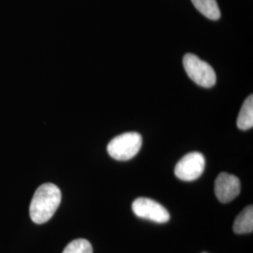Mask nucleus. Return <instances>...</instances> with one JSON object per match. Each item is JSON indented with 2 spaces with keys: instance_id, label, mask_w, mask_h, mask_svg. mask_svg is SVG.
<instances>
[{
  "instance_id": "obj_3",
  "label": "nucleus",
  "mask_w": 253,
  "mask_h": 253,
  "mask_svg": "<svg viewBox=\"0 0 253 253\" xmlns=\"http://www.w3.org/2000/svg\"><path fill=\"white\" fill-rule=\"evenodd\" d=\"M183 65L186 73L192 81L200 86L210 88L215 85L217 76L213 68L193 54H185Z\"/></svg>"
},
{
  "instance_id": "obj_4",
  "label": "nucleus",
  "mask_w": 253,
  "mask_h": 253,
  "mask_svg": "<svg viewBox=\"0 0 253 253\" xmlns=\"http://www.w3.org/2000/svg\"><path fill=\"white\" fill-rule=\"evenodd\" d=\"M206 167V160L203 154L191 152L184 156L174 168V174L183 181L198 179Z\"/></svg>"
},
{
  "instance_id": "obj_8",
  "label": "nucleus",
  "mask_w": 253,
  "mask_h": 253,
  "mask_svg": "<svg viewBox=\"0 0 253 253\" xmlns=\"http://www.w3.org/2000/svg\"><path fill=\"white\" fill-rule=\"evenodd\" d=\"M236 124L238 128L248 130L253 126V96L251 95L245 100L239 112Z\"/></svg>"
},
{
  "instance_id": "obj_1",
  "label": "nucleus",
  "mask_w": 253,
  "mask_h": 253,
  "mask_svg": "<svg viewBox=\"0 0 253 253\" xmlns=\"http://www.w3.org/2000/svg\"><path fill=\"white\" fill-rule=\"evenodd\" d=\"M61 203V191L52 183L42 184L37 189L29 207L33 222L43 224L54 216Z\"/></svg>"
},
{
  "instance_id": "obj_6",
  "label": "nucleus",
  "mask_w": 253,
  "mask_h": 253,
  "mask_svg": "<svg viewBox=\"0 0 253 253\" xmlns=\"http://www.w3.org/2000/svg\"><path fill=\"white\" fill-rule=\"evenodd\" d=\"M241 190L240 180L237 176L221 172L215 181V194L220 203L227 204L235 199Z\"/></svg>"
},
{
  "instance_id": "obj_7",
  "label": "nucleus",
  "mask_w": 253,
  "mask_h": 253,
  "mask_svg": "<svg viewBox=\"0 0 253 253\" xmlns=\"http://www.w3.org/2000/svg\"><path fill=\"white\" fill-rule=\"evenodd\" d=\"M234 232L237 235H244L253 233V206L247 207L237 216L234 222Z\"/></svg>"
},
{
  "instance_id": "obj_10",
  "label": "nucleus",
  "mask_w": 253,
  "mask_h": 253,
  "mask_svg": "<svg viewBox=\"0 0 253 253\" xmlns=\"http://www.w3.org/2000/svg\"><path fill=\"white\" fill-rule=\"evenodd\" d=\"M63 253H93L90 242L86 239H75L65 248Z\"/></svg>"
},
{
  "instance_id": "obj_2",
  "label": "nucleus",
  "mask_w": 253,
  "mask_h": 253,
  "mask_svg": "<svg viewBox=\"0 0 253 253\" xmlns=\"http://www.w3.org/2000/svg\"><path fill=\"white\" fill-rule=\"evenodd\" d=\"M143 138L137 132H126L115 137L107 145L109 155L120 162L132 159L141 149Z\"/></svg>"
},
{
  "instance_id": "obj_9",
  "label": "nucleus",
  "mask_w": 253,
  "mask_h": 253,
  "mask_svg": "<svg viewBox=\"0 0 253 253\" xmlns=\"http://www.w3.org/2000/svg\"><path fill=\"white\" fill-rule=\"evenodd\" d=\"M194 7L207 18L217 20L220 17V10L216 0H191Z\"/></svg>"
},
{
  "instance_id": "obj_5",
  "label": "nucleus",
  "mask_w": 253,
  "mask_h": 253,
  "mask_svg": "<svg viewBox=\"0 0 253 253\" xmlns=\"http://www.w3.org/2000/svg\"><path fill=\"white\" fill-rule=\"evenodd\" d=\"M132 210L137 217L157 223H166L170 219V214L167 209L158 202L149 198H137L132 203Z\"/></svg>"
}]
</instances>
